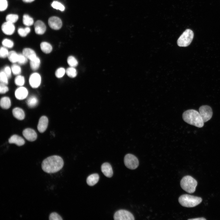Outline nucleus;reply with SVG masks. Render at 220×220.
Wrapping results in <instances>:
<instances>
[{
  "label": "nucleus",
  "mask_w": 220,
  "mask_h": 220,
  "mask_svg": "<svg viewBox=\"0 0 220 220\" xmlns=\"http://www.w3.org/2000/svg\"><path fill=\"white\" fill-rule=\"evenodd\" d=\"M1 28L2 32L8 35L13 34L15 30V27L13 24L7 21L3 24Z\"/></svg>",
  "instance_id": "f8f14e48"
},
{
  "label": "nucleus",
  "mask_w": 220,
  "mask_h": 220,
  "mask_svg": "<svg viewBox=\"0 0 220 220\" xmlns=\"http://www.w3.org/2000/svg\"><path fill=\"white\" fill-rule=\"evenodd\" d=\"M99 179V176L98 174H93L87 177L86 180V183L89 185L92 186L97 183Z\"/></svg>",
  "instance_id": "a211bd4d"
},
{
  "label": "nucleus",
  "mask_w": 220,
  "mask_h": 220,
  "mask_svg": "<svg viewBox=\"0 0 220 220\" xmlns=\"http://www.w3.org/2000/svg\"><path fill=\"white\" fill-rule=\"evenodd\" d=\"M14 82L16 86H22L25 83L24 77L21 75H18L14 79Z\"/></svg>",
  "instance_id": "bb28decb"
},
{
  "label": "nucleus",
  "mask_w": 220,
  "mask_h": 220,
  "mask_svg": "<svg viewBox=\"0 0 220 220\" xmlns=\"http://www.w3.org/2000/svg\"><path fill=\"white\" fill-rule=\"evenodd\" d=\"M124 162L125 166L131 170L136 169L139 165V161L137 157L131 154H127L125 156Z\"/></svg>",
  "instance_id": "423d86ee"
},
{
  "label": "nucleus",
  "mask_w": 220,
  "mask_h": 220,
  "mask_svg": "<svg viewBox=\"0 0 220 220\" xmlns=\"http://www.w3.org/2000/svg\"><path fill=\"white\" fill-rule=\"evenodd\" d=\"M101 170L106 177L111 178L112 176L113 172L112 168L109 163L105 162L103 163L101 167Z\"/></svg>",
  "instance_id": "2eb2a0df"
},
{
  "label": "nucleus",
  "mask_w": 220,
  "mask_h": 220,
  "mask_svg": "<svg viewBox=\"0 0 220 220\" xmlns=\"http://www.w3.org/2000/svg\"><path fill=\"white\" fill-rule=\"evenodd\" d=\"M51 6L53 8L59 10L61 11H64L65 9L64 6L57 1H53L51 4Z\"/></svg>",
  "instance_id": "473e14b6"
},
{
  "label": "nucleus",
  "mask_w": 220,
  "mask_h": 220,
  "mask_svg": "<svg viewBox=\"0 0 220 220\" xmlns=\"http://www.w3.org/2000/svg\"><path fill=\"white\" fill-rule=\"evenodd\" d=\"M23 136L28 140L32 141L37 138V134L35 131L33 129L27 128L25 129L23 131Z\"/></svg>",
  "instance_id": "9b49d317"
},
{
  "label": "nucleus",
  "mask_w": 220,
  "mask_h": 220,
  "mask_svg": "<svg viewBox=\"0 0 220 220\" xmlns=\"http://www.w3.org/2000/svg\"><path fill=\"white\" fill-rule=\"evenodd\" d=\"M30 29L29 27H26L25 28H19L18 30V33L21 37H24L30 32Z\"/></svg>",
  "instance_id": "c85d7f7f"
},
{
  "label": "nucleus",
  "mask_w": 220,
  "mask_h": 220,
  "mask_svg": "<svg viewBox=\"0 0 220 220\" xmlns=\"http://www.w3.org/2000/svg\"><path fill=\"white\" fill-rule=\"evenodd\" d=\"M0 105L1 107L4 109H8L11 106V101L9 97H2L0 100Z\"/></svg>",
  "instance_id": "4be33fe9"
},
{
  "label": "nucleus",
  "mask_w": 220,
  "mask_h": 220,
  "mask_svg": "<svg viewBox=\"0 0 220 220\" xmlns=\"http://www.w3.org/2000/svg\"><path fill=\"white\" fill-rule=\"evenodd\" d=\"M8 2L7 0H0V10L3 11L7 8Z\"/></svg>",
  "instance_id": "ea45409f"
},
{
  "label": "nucleus",
  "mask_w": 220,
  "mask_h": 220,
  "mask_svg": "<svg viewBox=\"0 0 220 220\" xmlns=\"http://www.w3.org/2000/svg\"><path fill=\"white\" fill-rule=\"evenodd\" d=\"M9 52L6 48L4 46L1 47L0 50V57L4 58L8 57Z\"/></svg>",
  "instance_id": "4c0bfd02"
},
{
  "label": "nucleus",
  "mask_w": 220,
  "mask_h": 220,
  "mask_svg": "<svg viewBox=\"0 0 220 220\" xmlns=\"http://www.w3.org/2000/svg\"><path fill=\"white\" fill-rule=\"evenodd\" d=\"M18 16L15 14H9L6 17V20L7 22L13 24L16 22L18 20Z\"/></svg>",
  "instance_id": "c756f323"
},
{
  "label": "nucleus",
  "mask_w": 220,
  "mask_h": 220,
  "mask_svg": "<svg viewBox=\"0 0 220 220\" xmlns=\"http://www.w3.org/2000/svg\"><path fill=\"white\" fill-rule=\"evenodd\" d=\"M199 111L204 123L207 121L211 118L213 112L210 106L202 105L200 107Z\"/></svg>",
  "instance_id": "6e6552de"
},
{
  "label": "nucleus",
  "mask_w": 220,
  "mask_h": 220,
  "mask_svg": "<svg viewBox=\"0 0 220 220\" xmlns=\"http://www.w3.org/2000/svg\"><path fill=\"white\" fill-rule=\"evenodd\" d=\"M194 33L191 29H187L178 38L177 43L180 47H186L191 43L193 38Z\"/></svg>",
  "instance_id": "39448f33"
},
{
  "label": "nucleus",
  "mask_w": 220,
  "mask_h": 220,
  "mask_svg": "<svg viewBox=\"0 0 220 220\" xmlns=\"http://www.w3.org/2000/svg\"><path fill=\"white\" fill-rule=\"evenodd\" d=\"M35 0H22V1L25 2H31L34 1Z\"/></svg>",
  "instance_id": "c03bdc74"
},
{
  "label": "nucleus",
  "mask_w": 220,
  "mask_h": 220,
  "mask_svg": "<svg viewBox=\"0 0 220 220\" xmlns=\"http://www.w3.org/2000/svg\"><path fill=\"white\" fill-rule=\"evenodd\" d=\"M35 31L38 35H42L46 31V27L45 24L42 21L38 20L34 24Z\"/></svg>",
  "instance_id": "dca6fc26"
},
{
  "label": "nucleus",
  "mask_w": 220,
  "mask_h": 220,
  "mask_svg": "<svg viewBox=\"0 0 220 220\" xmlns=\"http://www.w3.org/2000/svg\"><path fill=\"white\" fill-rule=\"evenodd\" d=\"M8 90L9 88L6 85L0 83V93L1 94H5Z\"/></svg>",
  "instance_id": "a19ab883"
},
{
  "label": "nucleus",
  "mask_w": 220,
  "mask_h": 220,
  "mask_svg": "<svg viewBox=\"0 0 220 220\" xmlns=\"http://www.w3.org/2000/svg\"><path fill=\"white\" fill-rule=\"evenodd\" d=\"M66 73L68 76L71 78L75 77L77 74L76 70L74 67H71L68 68L66 70Z\"/></svg>",
  "instance_id": "cd10ccee"
},
{
  "label": "nucleus",
  "mask_w": 220,
  "mask_h": 220,
  "mask_svg": "<svg viewBox=\"0 0 220 220\" xmlns=\"http://www.w3.org/2000/svg\"><path fill=\"white\" fill-rule=\"evenodd\" d=\"M64 162L62 158L57 155L49 156L44 160L41 164L43 171L47 173H55L63 167Z\"/></svg>",
  "instance_id": "f257e3e1"
},
{
  "label": "nucleus",
  "mask_w": 220,
  "mask_h": 220,
  "mask_svg": "<svg viewBox=\"0 0 220 220\" xmlns=\"http://www.w3.org/2000/svg\"><path fill=\"white\" fill-rule=\"evenodd\" d=\"M65 72L66 71L64 68L62 67H60L56 70L55 75L57 78H60L63 76Z\"/></svg>",
  "instance_id": "c9c22d12"
},
{
  "label": "nucleus",
  "mask_w": 220,
  "mask_h": 220,
  "mask_svg": "<svg viewBox=\"0 0 220 220\" xmlns=\"http://www.w3.org/2000/svg\"><path fill=\"white\" fill-rule=\"evenodd\" d=\"M40 47L42 51L46 54L51 53L53 49L51 45L47 42H41Z\"/></svg>",
  "instance_id": "412c9836"
},
{
  "label": "nucleus",
  "mask_w": 220,
  "mask_h": 220,
  "mask_svg": "<svg viewBox=\"0 0 220 220\" xmlns=\"http://www.w3.org/2000/svg\"><path fill=\"white\" fill-rule=\"evenodd\" d=\"M2 44L4 47L8 48H11L14 46L13 41L7 38L4 39L2 42Z\"/></svg>",
  "instance_id": "2f4dec72"
},
{
  "label": "nucleus",
  "mask_w": 220,
  "mask_h": 220,
  "mask_svg": "<svg viewBox=\"0 0 220 220\" xmlns=\"http://www.w3.org/2000/svg\"><path fill=\"white\" fill-rule=\"evenodd\" d=\"M40 64V60L37 56L34 59L30 61V66L31 68L34 71L37 70Z\"/></svg>",
  "instance_id": "b1692460"
},
{
  "label": "nucleus",
  "mask_w": 220,
  "mask_h": 220,
  "mask_svg": "<svg viewBox=\"0 0 220 220\" xmlns=\"http://www.w3.org/2000/svg\"><path fill=\"white\" fill-rule=\"evenodd\" d=\"M114 219L115 220H134L133 215L128 211L121 209L116 211L114 214Z\"/></svg>",
  "instance_id": "0eeeda50"
},
{
  "label": "nucleus",
  "mask_w": 220,
  "mask_h": 220,
  "mask_svg": "<svg viewBox=\"0 0 220 220\" xmlns=\"http://www.w3.org/2000/svg\"><path fill=\"white\" fill-rule=\"evenodd\" d=\"M48 120L47 117L42 116L40 118L37 126V129L40 133L44 132L48 125Z\"/></svg>",
  "instance_id": "4468645a"
},
{
  "label": "nucleus",
  "mask_w": 220,
  "mask_h": 220,
  "mask_svg": "<svg viewBox=\"0 0 220 220\" xmlns=\"http://www.w3.org/2000/svg\"><path fill=\"white\" fill-rule=\"evenodd\" d=\"M197 185V181L189 175L184 176L180 181V185L185 191L192 193L195 192Z\"/></svg>",
  "instance_id": "20e7f679"
},
{
  "label": "nucleus",
  "mask_w": 220,
  "mask_h": 220,
  "mask_svg": "<svg viewBox=\"0 0 220 220\" xmlns=\"http://www.w3.org/2000/svg\"><path fill=\"white\" fill-rule=\"evenodd\" d=\"M38 100L35 96H31L29 97L26 101L28 106L30 108H33L35 107L38 104Z\"/></svg>",
  "instance_id": "5701e85b"
},
{
  "label": "nucleus",
  "mask_w": 220,
  "mask_h": 220,
  "mask_svg": "<svg viewBox=\"0 0 220 220\" xmlns=\"http://www.w3.org/2000/svg\"><path fill=\"white\" fill-rule=\"evenodd\" d=\"M8 78L3 70L1 71L0 73V83L7 85L8 84Z\"/></svg>",
  "instance_id": "f704fd0d"
},
{
  "label": "nucleus",
  "mask_w": 220,
  "mask_h": 220,
  "mask_svg": "<svg viewBox=\"0 0 220 220\" xmlns=\"http://www.w3.org/2000/svg\"><path fill=\"white\" fill-rule=\"evenodd\" d=\"M23 22L24 24L28 26H31L34 23L33 19L27 14H24L23 16Z\"/></svg>",
  "instance_id": "a878e982"
},
{
  "label": "nucleus",
  "mask_w": 220,
  "mask_h": 220,
  "mask_svg": "<svg viewBox=\"0 0 220 220\" xmlns=\"http://www.w3.org/2000/svg\"><path fill=\"white\" fill-rule=\"evenodd\" d=\"M41 82V76L38 73L34 72L30 75L29 79V82L30 86L32 88H38L40 85Z\"/></svg>",
  "instance_id": "1a4fd4ad"
},
{
  "label": "nucleus",
  "mask_w": 220,
  "mask_h": 220,
  "mask_svg": "<svg viewBox=\"0 0 220 220\" xmlns=\"http://www.w3.org/2000/svg\"><path fill=\"white\" fill-rule=\"evenodd\" d=\"M28 91L26 88L21 86L17 88L15 90V95L16 98L18 100H23L27 97Z\"/></svg>",
  "instance_id": "ddd939ff"
},
{
  "label": "nucleus",
  "mask_w": 220,
  "mask_h": 220,
  "mask_svg": "<svg viewBox=\"0 0 220 220\" xmlns=\"http://www.w3.org/2000/svg\"><path fill=\"white\" fill-rule=\"evenodd\" d=\"M8 57L10 62L13 63H15L17 62L18 54L14 51H10L9 52Z\"/></svg>",
  "instance_id": "393cba45"
},
{
  "label": "nucleus",
  "mask_w": 220,
  "mask_h": 220,
  "mask_svg": "<svg viewBox=\"0 0 220 220\" xmlns=\"http://www.w3.org/2000/svg\"><path fill=\"white\" fill-rule=\"evenodd\" d=\"M13 73L15 75H19L21 73V70L20 67L16 64H13L11 67Z\"/></svg>",
  "instance_id": "72a5a7b5"
},
{
  "label": "nucleus",
  "mask_w": 220,
  "mask_h": 220,
  "mask_svg": "<svg viewBox=\"0 0 220 220\" xmlns=\"http://www.w3.org/2000/svg\"><path fill=\"white\" fill-rule=\"evenodd\" d=\"M22 53L30 61L34 59L37 57L35 51L30 48H24L23 50Z\"/></svg>",
  "instance_id": "6ab92c4d"
},
{
  "label": "nucleus",
  "mask_w": 220,
  "mask_h": 220,
  "mask_svg": "<svg viewBox=\"0 0 220 220\" xmlns=\"http://www.w3.org/2000/svg\"><path fill=\"white\" fill-rule=\"evenodd\" d=\"M12 113L14 117L19 120H23L25 117V113L21 108L16 107L13 108Z\"/></svg>",
  "instance_id": "aec40b11"
},
{
  "label": "nucleus",
  "mask_w": 220,
  "mask_h": 220,
  "mask_svg": "<svg viewBox=\"0 0 220 220\" xmlns=\"http://www.w3.org/2000/svg\"><path fill=\"white\" fill-rule=\"evenodd\" d=\"M28 58L23 54H18L17 62L20 64L23 65L27 63Z\"/></svg>",
  "instance_id": "e433bc0d"
},
{
  "label": "nucleus",
  "mask_w": 220,
  "mask_h": 220,
  "mask_svg": "<svg viewBox=\"0 0 220 220\" xmlns=\"http://www.w3.org/2000/svg\"><path fill=\"white\" fill-rule=\"evenodd\" d=\"M188 220H206L205 218L204 217L198 218H194L189 219Z\"/></svg>",
  "instance_id": "37998d69"
},
{
  "label": "nucleus",
  "mask_w": 220,
  "mask_h": 220,
  "mask_svg": "<svg viewBox=\"0 0 220 220\" xmlns=\"http://www.w3.org/2000/svg\"><path fill=\"white\" fill-rule=\"evenodd\" d=\"M3 71L8 78H11L12 72L11 68L8 66H6L4 68Z\"/></svg>",
  "instance_id": "79ce46f5"
},
{
  "label": "nucleus",
  "mask_w": 220,
  "mask_h": 220,
  "mask_svg": "<svg viewBox=\"0 0 220 220\" xmlns=\"http://www.w3.org/2000/svg\"><path fill=\"white\" fill-rule=\"evenodd\" d=\"M183 120L187 123L201 128L204 125V122L199 112L194 109L185 111L182 114Z\"/></svg>",
  "instance_id": "f03ea898"
},
{
  "label": "nucleus",
  "mask_w": 220,
  "mask_h": 220,
  "mask_svg": "<svg viewBox=\"0 0 220 220\" xmlns=\"http://www.w3.org/2000/svg\"><path fill=\"white\" fill-rule=\"evenodd\" d=\"M201 197L187 194L181 195L178 198L180 204L182 206L187 207H195L202 201Z\"/></svg>",
  "instance_id": "7ed1b4c3"
},
{
  "label": "nucleus",
  "mask_w": 220,
  "mask_h": 220,
  "mask_svg": "<svg viewBox=\"0 0 220 220\" xmlns=\"http://www.w3.org/2000/svg\"><path fill=\"white\" fill-rule=\"evenodd\" d=\"M49 219L50 220H62L63 219L57 212H53L50 214Z\"/></svg>",
  "instance_id": "58836bf2"
},
{
  "label": "nucleus",
  "mask_w": 220,
  "mask_h": 220,
  "mask_svg": "<svg viewBox=\"0 0 220 220\" xmlns=\"http://www.w3.org/2000/svg\"><path fill=\"white\" fill-rule=\"evenodd\" d=\"M8 141L10 144L14 143L18 146L23 145L25 143L24 139L21 137L16 134L12 136L9 139Z\"/></svg>",
  "instance_id": "f3484780"
},
{
  "label": "nucleus",
  "mask_w": 220,
  "mask_h": 220,
  "mask_svg": "<svg viewBox=\"0 0 220 220\" xmlns=\"http://www.w3.org/2000/svg\"><path fill=\"white\" fill-rule=\"evenodd\" d=\"M48 23L51 28L55 30L60 29L62 25L61 20L59 17L55 16L50 17L48 20Z\"/></svg>",
  "instance_id": "9d476101"
},
{
  "label": "nucleus",
  "mask_w": 220,
  "mask_h": 220,
  "mask_svg": "<svg viewBox=\"0 0 220 220\" xmlns=\"http://www.w3.org/2000/svg\"><path fill=\"white\" fill-rule=\"evenodd\" d=\"M68 64L71 67H75L78 65V62L76 59L73 56H69L67 59Z\"/></svg>",
  "instance_id": "7c9ffc66"
}]
</instances>
